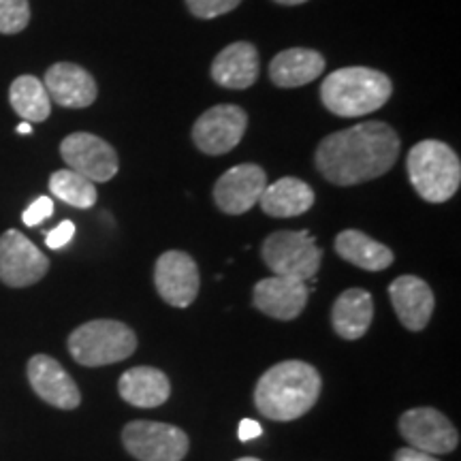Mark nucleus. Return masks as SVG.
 <instances>
[{
  "instance_id": "obj_22",
  "label": "nucleus",
  "mask_w": 461,
  "mask_h": 461,
  "mask_svg": "<svg viewBox=\"0 0 461 461\" xmlns=\"http://www.w3.org/2000/svg\"><path fill=\"white\" fill-rule=\"evenodd\" d=\"M258 205L265 214L274 218L302 216L314 205V190L297 177H282L265 186Z\"/></svg>"
},
{
  "instance_id": "obj_4",
  "label": "nucleus",
  "mask_w": 461,
  "mask_h": 461,
  "mask_svg": "<svg viewBox=\"0 0 461 461\" xmlns=\"http://www.w3.org/2000/svg\"><path fill=\"white\" fill-rule=\"evenodd\" d=\"M406 167L412 188L428 203H445V201L453 199V194L459 190V157L445 141H419L408 152Z\"/></svg>"
},
{
  "instance_id": "obj_25",
  "label": "nucleus",
  "mask_w": 461,
  "mask_h": 461,
  "mask_svg": "<svg viewBox=\"0 0 461 461\" xmlns=\"http://www.w3.org/2000/svg\"><path fill=\"white\" fill-rule=\"evenodd\" d=\"M50 190L56 199L65 201L67 205L79 207V210H90L96 203V197H99L95 182H90L88 177L79 176L73 169H60L51 173Z\"/></svg>"
},
{
  "instance_id": "obj_5",
  "label": "nucleus",
  "mask_w": 461,
  "mask_h": 461,
  "mask_svg": "<svg viewBox=\"0 0 461 461\" xmlns=\"http://www.w3.org/2000/svg\"><path fill=\"white\" fill-rule=\"evenodd\" d=\"M137 350V336L120 321H90L68 336V353L79 366L101 367L120 363Z\"/></svg>"
},
{
  "instance_id": "obj_27",
  "label": "nucleus",
  "mask_w": 461,
  "mask_h": 461,
  "mask_svg": "<svg viewBox=\"0 0 461 461\" xmlns=\"http://www.w3.org/2000/svg\"><path fill=\"white\" fill-rule=\"evenodd\" d=\"M241 0H186L190 14L201 17V20H214L224 14H230Z\"/></svg>"
},
{
  "instance_id": "obj_1",
  "label": "nucleus",
  "mask_w": 461,
  "mask_h": 461,
  "mask_svg": "<svg viewBox=\"0 0 461 461\" xmlns=\"http://www.w3.org/2000/svg\"><path fill=\"white\" fill-rule=\"evenodd\" d=\"M400 137L389 124L370 120L327 135L316 148V169L336 186L376 180L393 169Z\"/></svg>"
},
{
  "instance_id": "obj_28",
  "label": "nucleus",
  "mask_w": 461,
  "mask_h": 461,
  "mask_svg": "<svg viewBox=\"0 0 461 461\" xmlns=\"http://www.w3.org/2000/svg\"><path fill=\"white\" fill-rule=\"evenodd\" d=\"M51 214H54V201L50 197H39L28 205V210L22 214V221H24L26 227H37V224L48 221Z\"/></svg>"
},
{
  "instance_id": "obj_20",
  "label": "nucleus",
  "mask_w": 461,
  "mask_h": 461,
  "mask_svg": "<svg viewBox=\"0 0 461 461\" xmlns=\"http://www.w3.org/2000/svg\"><path fill=\"white\" fill-rule=\"evenodd\" d=\"M325 71V58L316 50L293 48L280 51L269 65V77L278 88H299L312 84Z\"/></svg>"
},
{
  "instance_id": "obj_12",
  "label": "nucleus",
  "mask_w": 461,
  "mask_h": 461,
  "mask_svg": "<svg viewBox=\"0 0 461 461\" xmlns=\"http://www.w3.org/2000/svg\"><path fill=\"white\" fill-rule=\"evenodd\" d=\"M154 285L163 302L173 308H188L199 293L197 263L182 250L163 252L154 267Z\"/></svg>"
},
{
  "instance_id": "obj_2",
  "label": "nucleus",
  "mask_w": 461,
  "mask_h": 461,
  "mask_svg": "<svg viewBox=\"0 0 461 461\" xmlns=\"http://www.w3.org/2000/svg\"><path fill=\"white\" fill-rule=\"evenodd\" d=\"M321 395V374L305 361H282L258 378L257 411L272 420H295L314 408Z\"/></svg>"
},
{
  "instance_id": "obj_14",
  "label": "nucleus",
  "mask_w": 461,
  "mask_h": 461,
  "mask_svg": "<svg viewBox=\"0 0 461 461\" xmlns=\"http://www.w3.org/2000/svg\"><path fill=\"white\" fill-rule=\"evenodd\" d=\"M28 380L34 393L60 411H73L82 402V393L73 378L60 363L48 355H34L28 361Z\"/></svg>"
},
{
  "instance_id": "obj_17",
  "label": "nucleus",
  "mask_w": 461,
  "mask_h": 461,
  "mask_svg": "<svg viewBox=\"0 0 461 461\" xmlns=\"http://www.w3.org/2000/svg\"><path fill=\"white\" fill-rule=\"evenodd\" d=\"M389 297L402 325L411 331H423L434 312V293L417 276H400L391 282Z\"/></svg>"
},
{
  "instance_id": "obj_21",
  "label": "nucleus",
  "mask_w": 461,
  "mask_h": 461,
  "mask_svg": "<svg viewBox=\"0 0 461 461\" xmlns=\"http://www.w3.org/2000/svg\"><path fill=\"white\" fill-rule=\"evenodd\" d=\"M374 319L372 295L363 288H348L331 308L333 330L342 339H359L367 333Z\"/></svg>"
},
{
  "instance_id": "obj_3",
  "label": "nucleus",
  "mask_w": 461,
  "mask_h": 461,
  "mask_svg": "<svg viewBox=\"0 0 461 461\" xmlns=\"http://www.w3.org/2000/svg\"><path fill=\"white\" fill-rule=\"evenodd\" d=\"M393 84L384 73L367 67H346L327 75L321 101L339 118H361L387 105Z\"/></svg>"
},
{
  "instance_id": "obj_7",
  "label": "nucleus",
  "mask_w": 461,
  "mask_h": 461,
  "mask_svg": "<svg viewBox=\"0 0 461 461\" xmlns=\"http://www.w3.org/2000/svg\"><path fill=\"white\" fill-rule=\"evenodd\" d=\"M124 448L140 461H182L190 440L180 428L157 420H131L122 429Z\"/></svg>"
},
{
  "instance_id": "obj_9",
  "label": "nucleus",
  "mask_w": 461,
  "mask_h": 461,
  "mask_svg": "<svg viewBox=\"0 0 461 461\" xmlns=\"http://www.w3.org/2000/svg\"><path fill=\"white\" fill-rule=\"evenodd\" d=\"M248 129V115L240 105H216L197 118L193 141L203 154L222 157L240 146Z\"/></svg>"
},
{
  "instance_id": "obj_23",
  "label": "nucleus",
  "mask_w": 461,
  "mask_h": 461,
  "mask_svg": "<svg viewBox=\"0 0 461 461\" xmlns=\"http://www.w3.org/2000/svg\"><path fill=\"white\" fill-rule=\"evenodd\" d=\"M336 252L344 261L353 263L366 272H383V269L391 267L395 258L391 248L355 229H346L338 235Z\"/></svg>"
},
{
  "instance_id": "obj_34",
  "label": "nucleus",
  "mask_w": 461,
  "mask_h": 461,
  "mask_svg": "<svg viewBox=\"0 0 461 461\" xmlns=\"http://www.w3.org/2000/svg\"><path fill=\"white\" fill-rule=\"evenodd\" d=\"M238 461H261V459H257V457H241Z\"/></svg>"
},
{
  "instance_id": "obj_16",
  "label": "nucleus",
  "mask_w": 461,
  "mask_h": 461,
  "mask_svg": "<svg viewBox=\"0 0 461 461\" xmlns=\"http://www.w3.org/2000/svg\"><path fill=\"white\" fill-rule=\"evenodd\" d=\"M50 101L67 109H84L96 101V82L84 67L73 62H56L48 68L43 79Z\"/></svg>"
},
{
  "instance_id": "obj_29",
  "label": "nucleus",
  "mask_w": 461,
  "mask_h": 461,
  "mask_svg": "<svg viewBox=\"0 0 461 461\" xmlns=\"http://www.w3.org/2000/svg\"><path fill=\"white\" fill-rule=\"evenodd\" d=\"M73 235H75V224L71 221H62L56 229H51L50 233L45 235V244H48V248H51V250H60V248H65L68 241L73 240Z\"/></svg>"
},
{
  "instance_id": "obj_15",
  "label": "nucleus",
  "mask_w": 461,
  "mask_h": 461,
  "mask_svg": "<svg viewBox=\"0 0 461 461\" xmlns=\"http://www.w3.org/2000/svg\"><path fill=\"white\" fill-rule=\"evenodd\" d=\"M310 288L302 280L280 278L272 276L257 282L255 293H252V303L263 314L272 316L278 321H293L303 312L308 305Z\"/></svg>"
},
{
  "instance_id": "obj_13",
  "label": "nucleus",
  "mask_w": 461,
  "mask_h": 461,
  "mask_svg": "<svg viewBox=\"0 0 461 461\" xmlns=\"http://www.w3.org/2000/svg\"><path fill=\"white\" fill-rule=\"evenodd\" d=\"M267 186V176L258 165H238L222 173L214 184V203L224 214L240 216L258 205L263 190Z\"/></svg>"
},
{
  "instance_id": "obj_33",
  "label": "nucleus",
  "mask_w": 461,
  "mask_h": 461,
  "mask_svg": "<svg viewBox=\"0 0 461 461\" xmlns=\"http://www.w3.org/2000/svg\"><path fill=\"white\" fill-rule=\"evenodd\" d=\"M17 132H20V135H31L32 132L31 122H22L20 126H17Z\"/></svg>"
},
{
  "instance_id": "obj_10",
  "label": "nucleus",
  "mask_w": 461,
  "mask_h": 461,
  "mask_svg": "<svg viewBox=\"0 0 461 461\" xmlns=\"http://www.w3.org/2000/svg\"><path fill=\"white\" fill-rule=\"evenodd\" d=\"M60 157L79 176L90 182H109L120 169L118 154L105 140L92 132H73L62 140Z\"/></svg>"
},
{
  "instance_id": "obj_26",
  "label": "nucleus",
  "mask_w": 461,
  "mask_h": 461,
  "mask_svg": "<svg viewBox=\"0 0 461 461\" xmlns=\"http://www.w3.org/2000/svg\"><path fill=\"white\" fill-rule=\"evenodd\" d=\"M31 22L28 0H0V32L17 34Z\"/></svg>"
},
{
  "instance_id": "obj_18",
  "label": "nucleus",
  "mask_w": 461,
  "mask_h": 461,
  "mask_svg": "<svg viewBox=\"0 0 461 461\" xmlns=\"http://www.w3.org/2000/svg\"><path fill=\"white\" fill-rule=\"evenodd\" d=\"M258 73H261L258 51L255 45L246 41L227 45L212 62V79L222 88H250L257 84Z\"/></svg>"
},
{
  "instance_id": "obj_8",
  "label": "nucleus",
  "mask_w": 461,
  "mask_h": 461,
  "mask_svg": "<svg viewBox=\"0 0 461 461\" xmlns=\"http://www.w3.org/2000/svg\"><path fill=\"white\" fill-rule=\"evenodd\" d=\"M50 269V258L20 230L9 229L0 238V280L11 288L37 285Z\"/></svg>"
},
{
  "instance_id": "obj_30",
  "label": "nucleus",
  "mask_w": 461,
  "mask_h": 461,
  "mask_svg": "<svg viewBox=\"0 0 461 461\" xmlns=\"http://www.w3.org/2000/svg\"><path fill=\"white\" fill-rule=\"evenodd\" d=\"M238 436L241 442H250V440H255V438H261L263 436L261 423H257V420H252V419H244L238 428Z\"/></svg>"
},
{
  "instance_id": "obj_6",
  "label": "nucleus",
  "mask_w": 461,
  "mask_h": 461,
  "mask_svg": "<svg viewBox=\"0 0 461 461\" xmlns=\"http://www.w3.org/2000/svg\"><path fill=\"white\" fill-rule=\"evenodd\" d=\"M261 258L280 278L305 282L319 272L322 250L308 230H276L265 238Z\"/></svg>"
},
{
  "instance_id": "obj_32",
  "label": "nucleus",
  "mask_w": 461,
  "mask_h": 461,
  "mask_svg": "<svg viewBox=\"0 0 461 461\" xmlns=\"http://www.w3.org/2000/svg\"><path fill=\"white\" fill-rule=\"evenodd\" d=\"M274 3L285 5V7H295V5H303V3H308V0H274Z\"/></svg>"
},
{
  "instance_id": "obj_11",
  "label": "nucleus",
  "mask_w": 461,
  "mask_h": 461,
  "mask_svg": "<svg viewBox=\"0 0 461 461\" xmlns=\"http://www.w3.org/2000/svg\"><path fill=\"white\" fill-rule=\"evenodd\" d=\"M400 434L417 451L429 455L453 453L459 445L455 425L436 408H412L400 419Z\"/></svg>"
},
{
  "instance_id": "obj_19",
  "label": "nucleus",
  "mask_w": 461,
  "mask_h": 461,
  "mask_svg": "<svg viewBox=\"0 0 461 461\" xmlns=\"http://www.w3.org/2000/svg\"><path fill=\"white\" fill-rule=\"evenodd\" d=\"M120 397L135 408H158L169 400L171 383L157 367L140 366L124 372L118 383Z\"/></svg>"
},
{
  "instance_id": "obj_31",
  "label": "nucleus",
  "mask_w": 461,
  "mask_h": 461,
  "mask_svg": "<svg viewBox=\"0 0 461 461\" xmlns=\"http://www.w3.org/2000/svg\"><path fill=\"white\" fill-rule=\"evenodd\" d=\"M393 461H438V459H436V455H429V453L417 451V448H412V447H406V448H400V451L395 453Z\"/></svg>"
},
{
  "instance_id": "obj_24",
  "label": "nucleus",
  "mask_w": 461,
  "mask_h": 461,
  "mask_svg": "<svg viewBox=\"0 0 461 461\" xmlns=\"http://www.w3.org/2000/svg\"><path fill=\"white\" fill-rule=\"evenodd\" d=\"M9 103L24 122H45L51 113V101L41 79L22 75L9 88Z\"/></svg>"
}]
</instances>
